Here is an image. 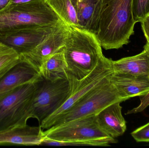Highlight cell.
Instances as JSON below:
<instances>
[{
  "label": "cell",
  "mask_w": 149,
  "mask_h": 148,
  "mask_svg": "<svg viewBox=\"0 0 149 148\" xmlns=\"http://www.w3.org/2000/svg\"><path fill=\"white\" fill-rule=\"evenodd\" d=\"M133 0H102L96 36L106 50L118 49L134 33Z\"/></svg>",
  "instance_id": "6da1fadb"
},
{
  "label": "cell",
  "mask_w": 149,
  "mask_h": 148,
  "mask_svg": "<svg viewBox=\"0 0 149 148\" xmlns=\"http://www.w3.org/2000/svg\"><path fill=\"white\" fill-rule=\"evenodd\" d=\"M102 47L95 34L70 27L63 48L69 78L81 80L91 73L104 56Z\"/></svg>",
  "instance_id": "7a4b0ae2"
},
{
  "label": "cell",
  "mask_w": 149,
  "mask_h": 148,
  "mask_svg": "<svg viewBox=\"0 0 149 148\" xmlns=\"http://www.w3.org/2000/svg\"><path fill=\"white\" fill-rule=\"evenodd\" d=\"M63 22L44 0L9 4L0 11V39L30 26L54 25Z\"/></svg>",
  "instance_id": "3957f363"
},
{
  "label": "cell",
  "mask_w": 149,
  "mask_h": 148,
  "mask_svg": "<svg viewBox=\"0 0 149 148\" xmlns=\"http://www.w3.org/2000/svg\"><path fill=\"white\" fill-rule=\"evenodd\" d=\"M113 60L103 56L97 66L86 77L78 80L69 77L70 91L65 101L56 110L42 121L39 126L42 129H47L74 104L93 89L109 80L114 73Z\"/></svg>",
  "instance_id": "277c9868"
},
{
  "label": "cell",
  "mask_w": 149,
  "mask_h": 148,
  "mask_svg": "<svg viewBox=\"0 0 149 148\" xmlns=\"http://www.w3.org/2000/svg\"><path fill=\"white\" fill-rule=\"evenodd\" d=\"M126 101L109 80L84 96L63 114L53 126H58L87 116L96 115L107 106Z\"/></svg>",
  "instance_id": "5b68a950"
},
{
  "label": "cell",
  "mask_w": 149,
  "mask_h": 148,
  "mask_svg": "<svg viewBox=\"0 0 149 148\" xmlns=\"http://www.w3.org/2000/svg\"><path fill=\"white\" fill-rule=\"evenodd\" d=\"M44 139L59 142H105L109 144L117 141L106 134L98 124L96 115L90 116L43 131Z\"/></svg>",
  "instance_id": "8992f818"
},
{
  "label": "cell",
  "mask_w": 149,
  "mask_h": 148,
  "mask_svg": "<svg viewBox=\"0 0 149 148\" xmlns=\"http://www.w3.org/2000/svg\"><path fill=\"white\" fill-rule=\"evenodd\" d=\"M70 85L67 79L56 81L42 77L37 82L30 107V118H36L39 125L65 101L70 94Z\"/></svg>",
  "instance_id": "52a82bcc"
},
{
  "label": "cell",
  "mask_w": 149,
  "mask_h": 148,
  "mask_svg": "<svg viewBox=\"0 0 149 148\" xmlns=\"http://www.w3.org/2000/svg\"><path fill=\"white\" fill-rule=\"evenodd\" d=\"M37 82L19 86L0 99V131L27 125Z\"/></svg>",
  "instance_id": "ba28073f"
},
{
  "label": "cell",
  "mask_w": 149,
  "mask_h": 148,
  "mask_svg": "<svg viewBox=\"0 0 149 148\" xmlns=\"http://www.w3.org/2000/svg\"><path fill=\"white\" fill-rule=\"evenodd\" d=\"M64 23L30 26L8 34L0 39V41L12 48L19 54H23L32 51Z\"/></svg>",
  "instance_id": "9c48e42d"
},
{
  "label": "cell",
  "mask_w": 149,
  "mask_h": 148,
  "mask_svg": "<svg viewBox=\"0 0 149 148\" xmlns=\"http://www.w3.org/2000/svg\"><path fill=\"white\" fill-rule=\"evenodd\" d=\"M70 30V26L64 23L32 51L20 55L21 60L30 63L40 73L45 61L63 48Z\"/></svg>",
  "instance_id": "30bf717a"
},
{
  "label": "cell",
  "mask_w": 149,
  "mask_h": 148,
  "mask_svg": "<svg viewBox=\"0 0 149 148\" xmlns=\"http://www.w3.org/2000/svg\"><path fill=\"white\" fill-rule=\"evenodd\" d=\"M42 77L32 65L22 60L20 63L0 80V99L17 87L38 81Z\"/></svg>",
  "instance_id": "8fae6325"
},
{
  "label": "cell",
  "mask_w": 149,
  "mask_h": 148,
  "mask_svg": "<svg viewBox=\"0 0 149 148\" xmlns=\"http://www.w3.org/2000/svg\"><path fill=\"white\" fill-rule=\"evenodd\" d=\"M110 82L126 101L131 97L146 95L149 92V76L113 73Z\"/></svg>",
  "instance_id": "7c38bea8"
},
{
  "label": "cell",
  "mask_w": 149,
  "mask_h": 148,
  "mask_svg": "<svg viewBox=\"0 0 149 148\" xmlns=\"http://www.w3.org/2000/svg\"><path fill=\"white\" fill-rule=\"evenodd\" d=\"M43 129L39 127L19 126L0 131V144L39 146L44 137Z\"/></svg>",
  "instance_id": "4fadbf2b"
},
{
  "label": "cell",
  "mask_w": 149,
  "mask_h": 148,
  "mask_svg": "<svg viewBox=\"0 0 149 148\" xmlns=\"http://www.w3.org/2000/svg\"><path fill=\"white\" fill-rule=\"evenodd\" d=\"M120 103L117 102L111 104L96 115L101 129L114 138L122 136L127 129V123L122 113Z\"/></svg>",
  "instance_id": "5bb4252c"
},
{
  "label": "cell",
  "mask_w": 149,
  "mask_h": 148,
  "mask_svg": "<svg viewBox=\"0 0 149 148\" xmlns=\"http://www.w3.org/2000/svg\"><path fill=\"white\" fill-rule=\"evenodd\" d=\"M72 1L76 9L79 28L96 34L102 0Z\"/></svg>",
  "instance_id": "9a60e30c"
},
{
  "label": "cell",
  "mask_w": 149,
  "mask_h": 148,
  "mask_svg": "<svg viewBox=\"0 0 149 148\" xmlns=\"http://www.w3.org/2000/svg\"><path fill=\"white\" fill-rule=\"evenodd\" d=\"M114 73L149 76V43L140 54L112 61Z\"/></svg>",
  "instance_id": "2e32d148"
},
{
  "label": "cell",
  "mask_w": 149,
  "mask_h": 148,
  "mask_svg": "<svg viewBox=\"0 0 149 148\" xmlns=\"http://www.w3.org/2000/svg\"><path fill=\"white\" fill-rule=\"evenodd\" d=\"M63 48L50 56L43 64L40 73L45 80L50 81L68 80L69 72Z\"/></svg>",
  "instance_id": "e0dca14e"
},
{
  "label": "cell",
  "mask_w": 149,
  "mask_h": 148,
  "mask_svg": "<svg viewBox=\"0 0 149 148\" xmlns=\"http://www.w3.org/2000/svg\"><path fill=\"white\" fill-rule=\"evenodd\" d=\"M60 19L70 27L79 28L77 13L72 0H44Z\"/></svg>",
  "instance_id": "ac0fdd59"
},
{
  "label": "cell",
  "mask_w": 149,
  "mask_h": 148,
  "mask_svg": "<svg viewBox=\"0 0 149 148\" xmlns=\"http://www.w3.org/2000/svg\"><path fill=\"white\" fill-rule=\"evenodd\" d=\"M21 61L17 51L0 41V80Z\"/></svg>",
  "instance_id": "d6986e66"
},
{
  "label": "cell",
  "mask_w": 149,
  "mask_h": 148,
  "mask_svg": "<svg viewBox=\"0 0 149 148\" xmlns=\"http://www.w3.org/2000/svg\"><path fill=\"white\" fill-rule=\"evenodd\" d=\"M41 145L62 147V146H95L109 147L110 144L105 142H59L49 139H44Z\"/></svg>",
  "instance_id": "ffe728a7"
},
{
  "label": "cell",
  "mask_w": 149,
  "mask_h": 148,
  "mask_svg": "<svg viewBox=\"0 0 149 148\" xmlns=\"http://www.w3.org/2000/svg\"><path fill=\"white\" fill-rule=\"evenodd\" d=\"M133 11L136 21L141 22L149 14V0H133Z\"/></svg>",
  "instance_id": "44dd1931"
},
{
  "label": "cell",
  "mask_w": 149,
  "mask_h": 148,
  "mask_svg": "<svg viewBox=\"0 0 149 148\" xmlns=\"http://www.w3.org/2000/svg\"><path fill=\"white\" fill-rule=\"evenodd\" d=\"M131 135L136 142H149V122L134 130Z\"/></svg>",
  "instance_id": "7402d4cb"
},
{
  "label": "cell",
  "mask_w": 149,
  "mask_h": 148,
  "mask_svg": "<svg viewBox=\"0 0 149 148\" xmlns=\"http://www.w3.org/2000/svg\"><path fill=\"white\" fill-rule=\"evenodd\" d=\"M140 22L141 24L143 32L147 40V42L149 43V14L143 19Z\"/></svg>",
  "instance_id": "603a6c76"
},
{
  "label": "cell",
  "mask_w": 149,
  "mask_h": 148,
  "mask_svg": "<svg viewBox=\"0 0 149 148\" xmlns=\"http://www.w3.org/2000/svg\"><path fill=\"white\" fill-rule=\"evenodd\" d=\"M34 0H11L9 4L15 5V4H22L29 2Z\"/></svg>",
  "instance_id": "cb8c5ba5"
},
{
  "label": "cell",
  "mask_w": 149,
  "mask_h": 148,
  "mask_svg": "<svg viewBox=\"0 0 149 148\" xmlns=\"http://www.w3.org/2000/svg\"><path fill=\"white\" fill-rule=\"evenodd\" d=\"M11 0H0V11L3 10L10 3Z\"/></svg>",
  "instance_id": "d4e9b609"
}]
</instances>
